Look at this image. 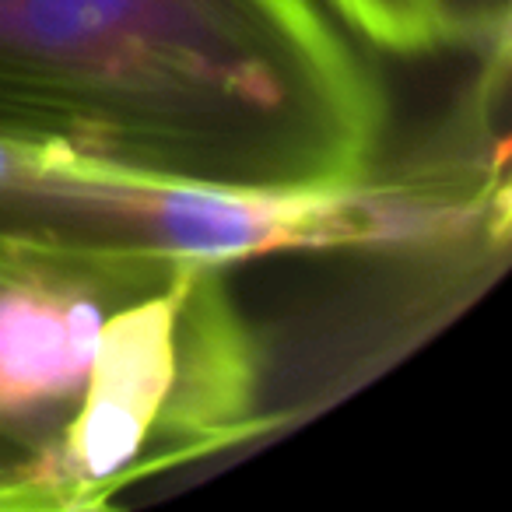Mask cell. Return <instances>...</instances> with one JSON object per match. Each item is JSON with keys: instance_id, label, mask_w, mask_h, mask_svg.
Masks as SVG:
<instances>
[{"instance_id": "obj_1", "label": "cell", "mask_w": 512, "mask_h": 512, "mask_svg": "<svg viewBox=\"0 0 512 512\" xmlns=\"http://www.w3.org/2000/svg\"><path fill=\"white\" fill-rule=\"evenodd\" d=\"M390 102L316 0H0V137L218 193L379 172Z\"/></svg>"}, {"instance_id": "obj_2", "label": "cell", "mask_w": 512, "mask_h": 512, "mask_svg": "<svg viewBox=\"0 0 512 512\" xmlns=\"http://www.w3.org/2000/svg\"><path fill=\"white\" fill-rule=\"evenodd\" d=\"M509 179L460 144L330 193H218L0 137V253L92 267H235L281 253H439L505 242Z\"/></svg>"}, {"instance_id": "obj_3", "label": "cell", "mask_w": 512, "mask_h": 512, "mask_svg": "<svg viewBox=\"0 0 512 512\" xmlns=\"http://www.w3.org/2000/svg\"><path fill=\"white\" fill-rule=\"evenodd\" d=\"M264 418V348L228 267L186 264L109 309L78 404L50 442L60 509H92L148 470L249 439Z\"/></svg>"}, {"instance_id": "obj_4", "label": "cell", "mask_w": 512, "mask_h": 512, "mask_svg": "<svg viewBox=\"0 0 512 512\" xmlns=\"http://www.w3.org/2000/svg\"><path fill=\"white\" fill-rule=\"evenodd\" d=\"M176 271L0 253V435L50 446L78 404L109 309Z\"/></svg>"}, {"instance_id": "obj_5", "label": "cell", "mask_w": 512, "mask_h": 512, "mask_svg": "<svg viewBox=\"0 0 512 512\" xmlns=\"http://www.w3.org/2000/svg\"><path fill=\"white\" fill-rule=\"evenodd\" d=\"M362 39L397 57H425L442 46L435 0H330Z\"/></svg>"}, {"instance_id": "obj_6", "label": "cell", "mask_w": 512, "mask_h": 512, "mask_svg": "<svg viewBox=\"0 0 512 512\" xmlns=\"http://www.w3.org/2000/svg\"><path fill=\"white\" fill-rule=\"evenodd\" d=\"M25 509H60L46 446H25L0 435V512Z\"/></svg>"}, {"instance_id": "obj_7", "label": "cell", "mask_w": 512, "mask_h": 512, "mask_svg": "<svg viewBox=\"0 0 512 512\" xmlns=\"http://www.w3.org/2000/svg\"><path fill=\"white\" fill-rule=\"evenodd\" d=\"M509 4L512 0H435L446 46L477 53L509 46Z\"/></svg>"}]
</instances>
